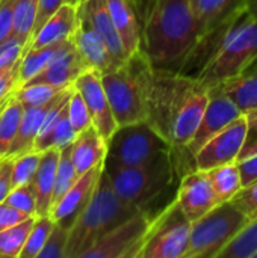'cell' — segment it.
Returning <instances> with one entry per match:
<instances>
[{
	"label": "cell",
	"mask_w": 257,
	"mask_h": 258,
	"mask_svg": "<svg viewBox=\"0 0 257 258\" xmlns=\"http://www.w3.org/2000/svg\"><path fill=\"white\" fill-rule=\"evenodd\" d=\"M211 95L195 79L177 71L155 68L148 121L182 151L195 135Z\"/></svg>",
	"instance_id": "obj_1"
},
{
	"label": "cell",
	"mask_w": 257,
	"mask_h": 258,
	"mask_svg": "<svg viewBox=\"0 0 257 258\" xmlns=\"http://www.w3.org/2000/svg\"><path fill=\"white\" fill-rule=\"evenodd\" d=\"M200 38L189 0H150L142 23V50L155 68L177 71Z\"/></svg>",
	"instance_id": "obj_2"
},
{
	"label": "cell",
	"mask_w": 257,
	"mask_h": 258,
	"mask_svg": "<svg viewBox=\"0 0 257 258\" xmlns=\"http://www.w3.org/2000/svg\"><path fill=\"white\" fill-rule=\"evenodd\" d=\"M153 73L155 67L142 48L123 63L101 73V82L118 125L148 121Z\"/></svg>",
	"instance_id": "obj_3"
},
{
	"label": "cell",
	"mask_w": 257,
	"mask_h": 258,
	"mask_svg": "<svg viewBox=\"0 0 257 258\" xmlns=\"http://www.w3.org/2000/svg\"><path fill=\"white\" fill-rule=\"evenodd\" d=\"M142 212L117 195L103 168L91 201L70 228L65 258H82L100 237Z\"/></svg>",
	"instance_id": "obj_4"
},
{
	"label": "cell",
	"mask_w": 257,
	"mask_h": 258,
	"mask_svg": "<svg viewBox=\"0 0 257 258\" xmlns=\"http://www.w3.org/2000/svg\"><path fill=\"white\" fill-rule=\"evenodd\" d=\"M105 171L117 195L147 213V207L171 187L177 174L173 151L164 153L141 166H121L106 159Z\"/></svg>",
	"instance_id": "obj_5"
},
{
	"label": "cell",
	"mask_w": 257,
	"mask_h": 258,
	"mask_svg": "<svg viewBox=\"0 0 257 258\" xmlns=\"http://www.w3.org/2000/svg\"><path fill=\"white\" fill-rule=\"evenodd\" d=\"M257 63V20L244 12L233 24L220 50L195 80L208 91L244 74Z\"/></svg>",
	"instance_id": "obj_6"
},
{
	"label": "cell",
	"mask_w": 257,
	"mask_h": 258,
	"mask_svg": "<svg viewBox=\"0 0 257 258\" xmlns=\"http://www.w3.org/2000/svg\"><path fill=\"white\" fill-rule=\"evenodd\" d=\"M251 219L233 203L226 201L192 222L186 258H218L220 252Z\"/></svg>",
	"instance_id": "obj_7"
},
{
	"label": "cell",
	"mask_w": 257,
	"mask_h": 258,
	"mask_svg": "<svg viewBox=\"0 0 257 258\" xmlns=\"http://www.w3.org/2000/svg\"><path fill=\"white\" fill-rule=\"evenodd\" d=\"M192 222L176 198L153 219L138 258H186Z\"/></svg>",
	"instance_id": "obj_8"
},
{
	"label": "cell",
	"mask_w": 257,
	"mask_h": 258,
	"mask_svg": "<svg viewBox=\"0 0 257 258\" xmlns=\"http://www.w3.org/2000/svg\"><path fill=\"white\" fill-rule=\"evenodd\" d=\"M171 151L168 139L150 121H142L118 125L108 142L106 159L121 166H141Z\"/></svg>",
	"instance_id": "obj_9"
},
{
	"label": "cell",
	"mask_w": 257,
	"mask_h": 258,
	"mask_svg": "<svg viewBox=\"0 0 257 258\" xmlns=\"http://www.w3.org/2000/svg\"><path fill=\"white\" fill-rule=\"evenodd\" d=\"M209 95H211L209 104H208V107L204 110L201 122H200L195 135L192 136L191 142L186 145L185 150L173 151V160H174L176 169L182 163L183 157L189 159L194 163L195 154L214 136H217L227 125H230L235 119H238L241 115H244L241 112V109L238 107V104L229 95H226V94H223V92H220L217 89H209Z\"/></svg>",
	"instance_id": "obj_10"
},
{
	"label": "cell",
	"mask_w": 257,
	"mask_h": 258,
	"mask_svg": "<svg viewBox=\"0 0 257 258\" xmlns=\"http://www.w3.org/2000/svg\"><path fill=\"white\" fill-rule=\"evenodd\" d=\"M151 219L147 212L130 218L100 237L82 258H138Z\"/></svg>",
	"instance_id": "obj_11"
},
{
	"label": "cell",
	"mask_w": 257,
	"mask_h": 258,
	"mask_svg": "<svg viewBox=\"0 0 257 258\" xmlns=\"http://www.w3.org/2000/svg\"><path fill=\"white\" fill-rule=\"evenodd\" d=\"M247 115H241L223 132L214 136L194 157L195 169L209 171L212 168L238 162L247 138Z\"/></svg>",
	"instance_id": "obj_12"
},
{
	"label": "cell",
	"mask_w": 257,
	"mask_h": 258,
	"mask_svg": "<svg viewBox=\"0 0 257 258\" xmlns=\"http://www.w3.org/2000/svg\"><path fill=\"white\" fill-rule=\"evenodd\" d=\"M74 88L82 94L89 109V113L92 116V125L100 132L103 139L109 142V139L118 128V122L115 119L108 94L105 91L101 73L91 68L85 70L76 79Z\"/></svg>",
	"instance_id": "obj_13"
},
{
	"label": "cell",
	"mask_w": 257,
	"mask_h": 258,
	"mask_svg": "<svg viewBox=\"0 0 257 258\" xmlns=\"http://www.w3.org/2000/svg\"><path fill=\"white\" fill-rule=\"evenodd\" d=\"M176 201L191 222L198 221L220 204L206 171L194 169L180 178Z\"/></svg>",
	"instance_id": "obj_14"
},
{
	"label": "cell",
	"mask_w": 257,
	"mask_h": 258,
	"mask_svg": "<svg viewBox=\"0 0 257 258\" xmlns=\"http://www.w3.org/2000/svg\"><path fill=\"white\" fill-rule=\"evenodd\" d=\"M103 168L105 163L82 174L77 178V181L64 194V197L53 204L50 210V216L56 224L71 228V225L76 222L79 215L85 210V207L91 201L97 189L98 180L101 177Z\"/></svg>",
	"instance_id": "obj_15"
},
{
	"label": "cell",
	"mask_w": 257,
	"mask_h": 258,
	"mask_svg": "<svg viewBox=\"0 0 257 258\" xmlns=\"http://www.w3.org/2000/svg\"><path fill=\"white\" fill-rule=\"evenodd\" d=\"M73 41L88 68L105 73L117 67L103 36L95 29L89 15L80 5L77 6V26L73 35Z\"/></svg>",
	"instance_id": "obj_16"
},
{
	"label": "cell",
	"mask_w": 257,
	"mask_h": 258,
	"mask_svg": "<svg viewBox=\"0 0 257 258\" xmlns=\"http://www.w3.org/2000/svg\"><path fill=\"white\" fill-rule=\"evenodd\" d=\"M85 70H88V67L71 38L61 45L53 60L29 83H47L58 88H70Z\"/></svg>",
	"instance_id": "obj_17"
},
{
	"label": "cell",
	"mask_w": 257,
	"mask_h": 258,
	"mask_svg": "<svg viewBox=\"0 0 257 258\" xmlns=\"http://www.w3.org/2000/svg\"><path fill=\"white\" fill-rule=\"evenodd\" d=\"M115 29L123 41L127 54H133L142 48V24L136 5L132 0H106Z\"/></svg>",
	"instance_id": "obj_18"
},
{
	"label": "cell",
	"mask_w": 257,
	"mask_h": 258,
	"mask_svg": "<svg viewBox=\"0 0 257 258\" xmlns=\"http://www.w3.org/2000/svg\"><path fill=\"white\" fill-rule=\"evenodd\" d=\"M76 26H77V6L71 3H64L33 35L29 50L56 45L71 39Z\"/></svg>",
	"instance_id": "obj_19"
},
{
	"label": "cell",
	"mask_w": 257,
	"mask_h": 258,
	"mask_svg": "<svg viewBox=\"0 0 257 258\" xmlns=\"http://www.w3.org/2000/svg\"><path fill=\"white\" fill-rule=\"evenodd\" d=\"M70 148L71 159L79 175L98 165H103L108 157V142L94 125L80 132Z\"/></svg>",
	"instance_id": "obj_20"
},
{
	"label": "cell",
	"mask_w": 257,
	"mask_h": 258,
	"mask_svg": "<svg viewBox=\"0 0 257 258\" xmlns=\"http://www.w3.org/2000/svg\"><path fill=\"white\" fill-rule=\"evenodd\" d=\"M201 36L245 11L247 0H189Z\"/></svg>",
	"instance_id": "obj_21"
},
{
	"label": "cell",
	"mask_w": 257,
	"mask_h": 258,
	"mask_svg": "<svg viewBox=\"0 0 257 258\" xmlns=\"http://www.w3.org/2000/svg\"><path fill=\"white\" fill-rule=\"evenodd\" d=\"M79 5L86 11L92 24L103 36L115 63L117 65L123 63L129 57V54H127V51L123 45V41L115 29V24L112 21L106 0H82Z\"/></svg>",
	"instance_id": "obj_22"
},
{
	"label": "cell",
	"mask_w": 257,
	"mask_h": 258,
	"mask_svg": "<svg viewBox=\"0 0 257 258\" xmlns=\"http://www.w3.org/2000/svg\"><path fill=\"white\" fill-rule=\"evenodd\" d=\"M59 154H61V150L58 148H50V150L42 151L38 171L32 181L35 194H36V216L50 215L52 204H53V192H55Z\"/></svg>",
	"instance_id": "obj_23"
},
{
	"label": "cell",
	"mask_w": 257,
	"mask_h": 258,
	"mask_svg": "<svg viewBox=\"0 0 257 258\" xmlns=\"http://www.w3.org/2000/svg\"><path fill=\"white\" fill-rule=\"evenodd\" d=\"M56 98L53 101H50L47 104H41V106H24V113H23V119L20 124V130H18V135L9 150L8 157H17L24 153L33 151L39 128L44 122L47 112L56 101Z\"/></svg>",
	"instance_id": "obj_24"
},
{
	"label": "cell",
	"mask_w": 257,
	"mask_h": 258,
	"mask_svg": "<svg viewBox=\"0 0 257 258\" xmlns=\"http://www.w3.org/2000/svg\"><path fill=\"white\" fill-rule=\"evenodd\" d=\"M212 89L229 95L238 104L242 113L254 110L257 109V67L247 70L238 77L223 82Z\"/></svg>",
	"instance_id": "obj_25"
},
{
	"label": "cell",
	"mask_w": 257,
	"mask_h": 258,
	"mask_svg": "<svg viewBox=\"0 0 257 258\" xmlns=\"http://www.w3.org/2000/svg\"><path fill=\"white\" fill-rule=\"evenodd\" d=\"M24 113V104L14 94L0 106V159L8 157L9 150L18 135Z\"/></svg>",
	"instance_id": "obj_26"
},
{
	"label": "cell",
	"mask_w": 257,
	"mask_h": 258,
	"mask_svg": "<svg viewBox=\"0 0 257 258\" xmlns=\"http://www.w3.org/2000/svg\"><path fill=\"white\" fill-rule=\"evenodd\" d=\"M206 172H208V177L212 183V187L215 190V195L220 204L226 201H232L244 187L238 162L221 165Z\"/></svg>",
	"instance_id": "obj_27"
},
{
	"label": "cell",
	"mask_w": 257,
	"mask_h": 258,
	"mask_svg": "<svg viewBox=\"0 0 257 258\" xmlns=\"http://www.w3.org/2000/svg\"><path fill=\"white\" fill-rule=\"evenodd\" d=\"M61 44L56 45H48V47H41V48H30L27 50L21 60H20V77H18V88L29 83L33 77H36L58 54Z\"/></svg>",
	"instance_id": "obj_28"
},
{
	"label": "cell",
	"mask_w": 257,
	"mask_h": 258,
	"mask_svg": "<svg viewBox=\"0 0 257 258\" xmlns=\"http://www.w3.org/2000/svg\"><path fill=\"white\" fill-rule=\"evenodd\" d=\"M38 6L39 0H14V35L20 38L27 48L32 41Z\"/></svg>",
	"instance_id": "obj_29"
},
{
	"label": "cell",
	"mask_w": 257,
	"mask_h": 258,
	"mask_svg": "<svg viewBox=\"0 0 257 258\" xmlns=\"http://www.w3.org/2000/svg\"><path fill=\"white\" fill-rule=\"evenodd\" d=\"M35 218L36 216H30L23 222L9 227L8 230L0 231V257L17 258L21 255L27 236L33 227Z\"/></svg>",
	"instance_id": "obj_30"
},
{
	"label": "cell",
	"mask_w": 257,
	"mask_h": 258,
	"mask_svg": "<svg viewBox=\"0 0 257 258\" xmlns=\"http://www.w3.org/2000/svg\"><path fill=\"white\" fill-rule=\"evenodd\" d=\"M257 254V219H251L235 239L220 252L218 258H254Z\"/></svg>",
	"instance_id": "obj_31"
},
{
	"label": "cell",
	"mask_w": 257,
	"mask_h": 258,
	"mask_svg": "<svg viewBox=\"0 0 257 258\" xmlns=\"http://www.w3.org/2000/svg\"><path fill=\"white\" fill-rule=\"evenodd\" d=\"M55 221L50 215H42V216H36L33 227L27 236L26 245L21 251L20 258H38L39 252L42 251L53 227H55Z\"/></svg>",
	"instance_id": "obj_32"
},
{
	"label": "cell",
	"mask_w": 257,
	"mask_h": 258,
	"mask_svg": "<svg viewBox=\"0 0 257 258\" xmlns=\"http://www.w3.org/2000/svg\"><path fill=\"white\" fill-rule=\"evenodd\" d=\"M65 89L47 83H26L14 91V97L24 106H41L53 101Z\"/></svg>",
	"instance_id": "obj_33"
},
{
	"label": "cell",
	"mask_w": 257,
	"mask_h": 258,
	"mask_svg": "<svg viewBox=\"0 0 257 258\" xmlns=\"http://www.w3.org/2000/svg\"><path fill=\"white\" fill-rule=\"evenodd\" d=\"M79 172L73 163L71 159V148L70 145L65 148H61V154H59V163H58V169H56V181H55V192H53V204L56 201H59L64 194L77 181L79 178ZM52 204V207H53Z\"/></svg>",
	"instance_id": "obj_34"
},
{
	"label": "cell",
	"mask_w": 257,
	"mask_h": 258,
	"mask_svg": "<svg viewBox=\"0 0 257 258\" xmlns=\"http://www.w3.org/2000/svg\"><path fill=\"white\" fill-rule=\"evenodd\" d=\"M42 153L39 151H29L21 156L14 157V168H12V184L24 186L33 181L35 174L38 171Z\"/></svg>",
	"instance_id": "obj_35"
},
{
	"label": "cell",
	"mask_w": 257,
	"mask_h": 258,
	"mask_svg": "<svg viewBox=\"0 0 257 258\" xmlns=\"http://www.w3.org/2000/svg\"><path fill=\"white\" fill-rule=\"evenodd\" d=\"M68 118H70L74 130L77 132V135L92 125V116L89 113V109H88L82 94L76 88H73V92H71V97L68 101Z\"/></svg>",
	"instance_id": "obj_36"
},
{
	"label": "cell",
	"mask_w": 257,
	"mask_h": 258,
	"mask_svg": "<svg viewBox=\"0 0 257 258\" xmlns=\"http://www.w3.org/2000/svg\"><path fill=\"white\" fill-rule=\"evenodd\" d=\"M5 203L26 213L27 216H36V194L32 183L12 187Z\"/></svg>",
	"instance_id": "obj_37"
},
{
	"label": "cell",
	"mask_w": 257,
	"mask_h": 258,
	"mask_svg": "<svg viewBox=\"0 0 257 258\" xmlns=\"http://www.w3.org/2000/svg\"><path fill=\"white\" fill-rule=\"evenodd\" d=\"M68 236H70V228L55 224L38 258H65Z\"/></svg>",
	"instance_id": "obj_38"
},
{
	"label": "cell",
	"mask_w": 257,
	"mask_h": 258,
	"mask_svg": "<svg viewBox=\"0 0 257 258\" xmlns=\"http://www.w3.org/2000/svg\"><path fill=\"white\" fill-rule=\"evenodd\" d=\"M27 45L15 35L0 42V70H9L20 63Z\"/></svg>",
	"instance_id": "obj_39"
},
{
	"label": "cell",
	"mask_w": 257,
	"mask_h": 258,
	"mask_svg": "<svg viewBox=\"0 0 257 258\" xmlns=\"http://www.w3.org/2000/svg\"><path fill=\"white\" fill-rule=\"evenodd\" d=\"M76 136H77V132L71 125V121L68 118V106H67L62 118L59 119V122L55 128V133L52 138V148H58V150L65 148L74 142Z\"/></svg>",
	"instance_id": "obj_40"
},
{
	"label": "cell",
	"mask_w": 257,
	"mask_h": 258,
	"mask_svg": "<svg viewBox=\"0 0 257 258\" xmlns=\"http://www.w3.org/2000/svg\"><path fill=\"white\" fill-rule=\"evenodd\" d=\"M250 219H257V181L242 187V190L232 200Z\"/></svg>",
	"instance_id": "obj_41"
},
{
	"label": "cell",
	"mask_w": 257,
	"mask_h": 258,
	"mask_svg": "<svg viewBox=\"0 0 257 258\" xmlns=\"http://www.w3.org/2000/svg\"><path fill=\"white\" fill-rule=\"evenodd\" d=\"M245 115H247V121H248V128H247V138H245V142L241 150L238 162L257 154V109L245 113Z\"/></svg>",
	"instance_id": "obj_42"
},
{
	"label": "cell",
	"mask_w": 257,
	"mask_h": 258,
	"mask_svg": "<svg viewBox=\"0 0 257 258\" xmlns=\"http://www.w3.org/2000/svg\"><path fill=\"white\" fill-rule=\"evenodd\" d=\"M18 77H20V63H17L9 70H0V106L18 88Z\"/></svg>",
	"instance_id": "obj_43"
},
{
	"label": "cell",
	"mask_w": 257,
	"mask_h": 258,
	"mask_svg": "<svg viewBox=\"0 0 257 258\" xmlns=\"http://www.w3.org/2000/svg\"><path fill=\"white\" fill-rule=\"evenodd\" d=\"M14 35V0H0V42Z\"/></svg>",
	"instance_id": "obj_44"
},
{
	"label": "cell",
	"mask_w": 257,
	"mask_h": 258,
	"mask_svg": "<svg viewBox=\"0 0 257 258\" xmlns=\"http://www.w3.org/2000/svg\"><path fill=\"white\" fill-rule=\"evenodd\" d=\"M12 168H14V157L0 159V204L6 201L8 195L14 187Z\"/></svg>",
	"instance_id": "obj_45"
},
{
	"label": "cell",
	"mask_w": 257,
	"mask_h": 258,
	"mask_svg": "<svg viewBox=\"0 0 257 258\" xmlns=\"http://www.w3.org/2000/svg\"><path fill=\"white\" fill-rule=\"evenodd\" d=\"M27 218H30V216H27L26 213L17 210L15 207L9 206L8 203L0 204V231H5L12 225L23 222Z\"/></svg>",
	"instance_id": "obj_46"
},
{
	"label": "cell",
	"mask_w": 257,
	"mask_h": 258,
	"mask_svg": "<svg viewBox=\"0 0 257 258\" xmlns=\"http://www.w3.org/2000/svg\"><path fill=\"white\" fill-rule=\"evenodd\" d=\"M67 3V0H39V6H38V17H36V23H35V29H33V35L42 27V24L64 5ZM32 35V38H33ZM30 45V44H29ZM29 50V48H27Z\"/></svg>",
	"instance_id": "obj_47"
},
{
	"label": "cell",
	"mask_w": 257,
	"mask_h": 258,
	"mask_svg": "<svg viewBox=\"0 0 257 258\" xmlns=\"http://www.w3.org/2000/svg\"><path fill=\"white\" fill-rule=\"evenodd\" d=\"M238 166H239V172H241V177H242V184L244 187L253 184L257 181V154L251 156V157H247L244 160H239L238 162Z\"/></svg>",
	"instance_id": "obj_48"
},
{
	"label": "cell",
	"mask_w": 257,
	"mask_h": 258,
	"mask_svg": "<svg viewBox=\"0 0 257 258\" xmlns=\"http://www.w3.org/2000/svg\"><path fill=\"white\" fill-rule=\"evenodd\" d=\"M245 12L253 20H257V0H247V3H245Z\"/></svg>",
	"instance_id": "obj_49"
},
{
	"label": "cell",
	"mask_w": 257,
	"mask_h": 258,
	"mask_svg": "<svg viewBox=\"0 0 257 258\" xmlns=\"http://www.w3.org/2000/svg\"><path fill=\"white\" fill-rule=\"evenodd\" d=\"M132 2H133V3H135L136 6H141V3H142L144 0H132Z\"/></svg>",
	"instance_id": "obj_50"
},
{
	"label": "cell",
	"mask_w": 257,
	"mask_h": 258,
	"mask_svg": "<svg viewBox=\"0 0 257 258\" xmlns=\"http://www.w3.org/2000/svg\"><path fill=\"white\" fill-rule=\"evenodd\" d=\"M254 258H257V254H256V257H254Z\"/></svg>",
	"instance_id": "obj_51"
},
{
	"label": "cell",
	"mask_w": 257,
	"mask_h": 258,
	"mask_svg": "<svg viewBox=\"0 0 257 258\" xmlns=\"http://www.w3.org/2000/svg\"><path fill=\"white\" fill-rule=\"evenodd\" d=\"M254 67H257V63H256V65H254Z\"/></svg>",
	"instance_id": "obj_52"
}]
</instances>
